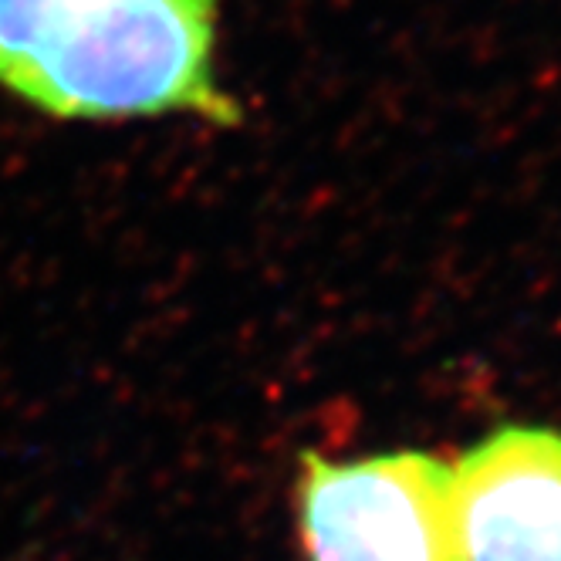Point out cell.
<instances>
[{
  "label": "cell",
  "instance_id": "1",
  "mask_svg": "<svg viewBox=\"0 0 561 561\" xmlns=\"http://www.w3.org/2000/svg\"><path fill=\"white\" fill-rule=\"evenodd\" d=\"M224 0H44L7 95L51 119L126 122L193 115L240 126L217 82Z\"/></svg>",
  "mask_w": 561,
  "mask_h": 561
},
{
  "label": "cell",
  "instance_id": "2",
  "mask_svg": "<svg viewBox=\"0 0 561 561\" xmlns=\"http://www.w3.org/2000/svg\"><path fill=\"white\" fill-rule=\"evenodd\" d=\"M298 534L305 561H457L450 467L413 450L301 453Z\"/></svg>",
  "mask_w": 561,
  "mask_h": 561
},
{
  "label": "cell",
  "instance_id": "3",
  "mask_svg": "<svg viewBox=\"0 0 561 561\" xmlns=\"http://www.w3.org/2000/svg\"><path fill=\"white\" fill-rule=\"evenodd\" d=\"M457 561H561V433L504 426L450 467Z\"/></svg>",
  "mask_w": 561,
  "mask_h": 561
}]
</instances>
